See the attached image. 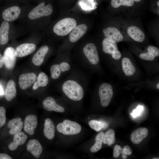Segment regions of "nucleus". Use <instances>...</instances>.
Instances as JSON below:
<instances>
[{"label":"nucleus","instance_id":"2f4dec72","mask_svg":"<svg viewBox=\"0 0 159 159\" xmlns=\"http://www.w3.org/2000/svg\"><path fill=\"white\" fill-rule=\"evenodd\" d=\"M134 4L133 0H112L111 6L114 8H117L122 5L130 6Z\"/></svg>","mask_w":159,"mask_h":159},{"label":"nucleus","instance_id":"393cba45","mask_svg":"<svg viewBox=\"0 0 159 159\" xmlns=\"http://www.w3.org/2000/svg\"><path fill=\"white\" fill-rule=\"evenodd\" d=\"M147 52L140 54V58L143 60L148 61L153 60L155 57L159 55V49L157 47L150 46L148 47Z\"/></svg>","mask_w":159,"mask_h":159},{"label":"nucleus","instance_id":"4be33fe9","mask_svg":"<svg viewBox=\"0 0 159 159\" xmlns=\"http://www.w3.org/2000/svg\"><path fill=\"white\" fill-rule=\"evenodd\" d=\"M129 36L136 41L141 42L145 39V35L143 32L139 28L135 26H131L127 30Z\"/></svg>","mask_w":159,"mask_h":159},{"label":"nucleus","instance_id":"39448f33","mask_svg":"<svg viewBox=\"0 0 159 159\" xmlns=\"http://www.w3.org/2000/svg\"><path fill=\"white\" fill-rule=\"evenodd\" d=\"M57 129L59 132L65 135L78 134L81 130V126L77 122L69 120H65L62 122L58 124Z\"/></svg>","mask_w":159,"mask_h":159},{"label":"nucleus","instance_id":"423d86ee","mask_svg":"<svg viewBox=\"0 0 159 159\" xmlns=\"http://www.w3.org/2000/svg\"><path fill=\"white\" fill-rule=\"evenodd\" d=\"M98 93L101 105L103 107L108 106L113 95L112 86L107 82L101 84L98 88Z\"/></svg>","mask_w":159,"mask_h":159},{"label":"nucleus","instance_id":"6ab92c4d","mask_svg":"<svg viewBox=\"0 0 159 159\" xmlns=\"http://www.w3.org/2000/svg\"><path fill=\"white\" fill-rule=\"evenodd\" d=\"M49 50V48L46 45L41 47L32 57L33 63L36 66H39L43 62L45 56Z\"/></svg>","mask_w":159,"mask_h":159},{"label":"nucleus","instance_id":"6e6552de","mask_svg":"<svg viewBox=\"0 0 159 159\" xmlns=\"http://www.w3.org/2000/svg\"><path fill=\"white\" fill-rule=\"evenodd\" d=\"M102 50L105 53L111 54L113 59L118 60L121 57V54L118 50L116 42L106 38L102 42Z\"/></svg>","mask_w":159,"mask_h":159},{"label":"nucleus","instance_id":"5701e85b","mask_svg":"<svg viewBox=\"0 0 159 159\" xmlns=\"http://www.w3.org/2000/svg\"><path fill=\"white\" fill-rule=\"evenodd\" d=\"M44 134L48 139L51 140L54 137L55 127L53 122L50 119L46 118L44 121Z\"/></svg>","mask_w":159,"mask_h":159},{"label":"nucleus","instance_id":"473e14b6","mask_svg":"<svg viewBox=\"0 0 159 159\" xmlns=\"http://www.w3.org/2000/svg\"><path fill=\"white\" fill-rule=\"evenodd\" d=\"M6 111L2 106L0 107V128L5 124L6 121Z\"/></svg>","mask_w":159,"mask_h":159},{"label":"nucleus","instance_id":"ea45409f","mask_svg":"<svg viewBox=\"0 0 159 159\" xmlns=\"http://www.w3.org/2000/svg\"><path fill=\"white\" fill-rule=\"evenodd\" d=\"M157 87L158 89H159V83L158 82L157 85Z\"/></svg>","mask_w":159,"mask_h":159},{"label":"nucleus","instance_id":"58836bf2","mask_svg":"<svg viewBox=\"0 0 159 159\" xmlns=\"http://www.w3.org/2000/svg\"><path fill=\"white\" fill-rule=\"evenodd\" d=\"M4 94V92L3 88L0 85V95H2Z\"/></svg>","mask_w":159,"mask_h":159},{"label":"nucleus","instance_id":"20e7f679","mask_svg":"<svg viewBox=\"0 0 159 159\" xmlns=\"http://www.w3.org/2000/svg\"><path fill=\"white\" fill-rule=\"evenodd\" d=\"M76 25V21L74 19L65 18L59 21L55 25L53 31L58 35L65 36L71 32Z\"/></svg>","mask_w":159,"mask_h":159},{"label":"nucleus","instance_id":"a19ab883","mask_svg":"<svg viewBox=\"0 0 159 159\" xmlns=\"http://www.w3.org/2000/svg\"><path fill=\"white\" fill-rule=\"evenodd\" d=\"M134 1H136V2H139L141 0H133Z\"/></svg>","mask_w":159,"mask_h":159},{"label":"nucleus","instance_id":"a211bd4d","mask_svg":"<svg viewBox=\"0 0 159 159\" xmlns=\"http://www.w3.org/2000/svg\"><path fill=\"white\" fill-rule=\"evenodd\" d=\"M148 132V129L145 127H140L135 130L131 135V142L135 144H139L147 136Z\"/></svg>","mask_w":159,"mask_h":159},{"label":"nucleus","instance_id":"9d476101","mask_svg":"<svg viewBox=\"0 0 159 159\" xmlns=\"http://www.w3.org/2000/svg\"><path fill=\"white\" fill-rule=\"evenodd\" d=\"M42 105L44 108L48 111L59 112H63L65 111L64 108L57 103L54 98L51 96H48L45 99Z\"/></svg>","mask_w":159,"mask_h":159},{"label":"nucleus","instance_id":"c756f323","mask_svg":"<svg viewBox=\"0 0 159 159\" xmlns=\"http://www.w3.org/2000/svg\"><path fill=\"white\" fill-rule=\"evenodd\" d=\"M104 134L103 132H101L96 136L95 143L90 148V150L92 152L96 153L100 150Z\"/></svg>","mask_w":159,"mask_h":159},{"label":"nucleus","instance_id":"4c0bfd02","mask_svg":"<svg viewBox=\"0 0 159 159\" xmlns=\"http://www.w3.org/2000/svg\"><path fill=\"white\" fill-rule=\"evenodd\" d=\"M4 64L3 56L0 54V68H2L3 67Z\"/></svg>","mask_w":159,"mask_h":159},{"label":"nucleus","instance_id":"e433bc0d","mask_svg":"<svg viewBox=\"0 0 159 159\" xmlns=\"http://www.w3.org/2000/svg\"><path fill=\"white\" fill-rule=\"evenodd\" d=\"M11 157L5 153H0V159H11Z\"/></svg>","mask_w":159,"mask_h":159},{"label":"nucleus","instance_id":"f3484780","mask_svg":"<svg viewBox=\"0 0 159 159\" xmlns=\"http://www.w3.org/2000/svg\"><path fill=\"white\" fill-rule=\"evenodd\" d=\"M27 150L36 158H39L42 152V148L40 142L37 140H30L26 145Z\"/></svg>","mask_w":159,"mask_h":159},{"label":"nucleus","instance_id":"f8f14e48","mask_svg":"<svg viewBox=\"0 0 159 159\" xmlns=\"http://www.w3.org/2000/svg\"><path fill=\"white\" fill-rule=\"evenodd\" d=\"M37 116L34 115H30L25 117L24 122V130L29 135H33L35 129L37 125Z\"/></svg>","mask_w":159,"mask_h":159},{"label":"nucleus","instance_id":"7ed1b4c3","mask_svg":"<svg viewBox=\"0 0 159 159\" xmlns=\"http://www.w3.org/2000/svg\"><path fill=\"white\" fill-rule=\"evenodd\" d=\"M74 66L70 60L62 59L51 66L50 69L51 77L53 80L62 78L70 72Z\"/></svg>","mask_w":159,"mask_h":159},{"label":"nucleus","instance_id":"9b49d317","mask_svg":"<svg viewBox=\"0 0 159 159\" xmlns=\"http://www.w3.org/2000/svg\"><path fill=\"white\" fill-rule=\"evenodd\" d=\"M36 77V74L33 72L21 74L19 77V80L20 88L24 90L30 87L35 81Z\"/></svg>","mask_w":159,"mask_h":159},{"label":"nucleus","instance_id":"aec40b11","mask_svg":"<svg viewBox=\"0 0 159 159\" xmlns=\"http://www.w3.org/2000/svg\"><path fill=\"white\" fill-rule=\"evenodd\" d=\"M14 135L13 141L8 146L9 149L11 151L15 150L19 145L24 144L27 138V136L22 132H20Z\"/></svg>","mask_w":159,"mask_h":159},{"label":"nucleus","instance_id":"c9c22d12","mask_svg":"<svg viewBox=\"0 0 159 159\" xmlns=\"http://www.w3.org/2000/svg\"><path fill=\"white\" fill-rule=\"evenodd\" d=\"M122 150L123 153L127 155H130L132 153V151L128 145L125 146Z\"/></svg>","mask_w":159,"mask_h":159},{"label":"nucleus","instance_id":"4468645a","mask_svg":"<svg viewBox=\"0 0 159 159\" xmlns=\"http://www.w3.org/2000/svg\"><path fill=\"white\" fill-rule=\"evenodd\" d=\"M21 12L20 8L17 6H11L4 10L2 14L3 19L6 21H11L16 19Z\"/></svg>","mask_w":159,"mask_h":159},{"label":"nucleus","instance_id":"37998d69","mask_svg":"<svg viewBox=\"0 0 159 159\" xmlns=\"http://www.w3.org/2000/svg\"><path fill=\"white\" fill-rule=\"evenodd\" d=\"M159 1H158L157 2V4L158 6H159Z\"/></svg>","mask_w":159,"mask_h":159},{"label":"nucleus","instance_id":"2eb2a0df","mask_svg":"<svg viewBox=\"0 0 159 159\" xmlns=\"http://www.w3.org/2000/svg\"><path fill=\"white\" fill-rule=\"evenodd\" d=\"M87 26L85 24H81L76 26L71 31L69 37L70 42L74 43L80 39L86 33Z\"/></svg>","mask_w":159,"mask_h":159},{"label":"nucleus","instance_id":"c85d7f7f","mask_svg":"<svg viewBox=\"0 0 159 159\" xmlns=\"http://www.w3.org/2000/svg\"><path fill=\"white\" fill-rule=\"evenodd\" d=\"M115 140L114 130L112 129H109L104 134L103 143L105 144H107L109 146H110L114 143Z\"/></svg>","mask_w":159,"mask_h":159},{"label":"nucleus","instance_id":"bb28decb","mask_svg":"<svg viewBox=\"0 0 159 159\" xmlns=\"http://www.w3.org/2000/svg\"><path fill=\"white\" fill-rule=\"evenodd\" d=\"M49 79L47 75L44 72H41L38 74L37 81L34 83L32 88L35 90L39 87H45L48 84Z\"/></svg>","mask_w":159,"mask_h":159},{"label":"nucleus","instance_id":"412c9836","mask_svg":"<svg viewBox=\"0 0 159 159\" xmlns=\"http://www.w3.org/2000/svg\"><path fill=\"white\" fill-rule=\"evenodd\" d=\"M23 125V122L21 118H16L10 120L8 123V127L10 129L9 132V134L14 135L21 132Z\"/></svg>","mask_w":159,"mask_h":159},{"label":"nucleus","instance_id":"cd10ccee","mask_svg":"<svg viewBox=\"0 0 159 159\" xmlns=\"http://www.w3.org/2000/svg\"><path fill=\"white\" fill-rule=\"evenodd\" d=\"M122 63V69L126 75L130 76L134 74L136 70L135 67L129 58H124Z\"/></svg>","mask_w":159,"mask_h":159},{"label":"nucleus","instance_id":"7c9ffc66","mask_svg":"<svg viewBox=\"0 0 159 159\" xmlns=\"http://www.w3.org/2000/svg\"><path fill=\"white\" fill-rule=\"evenodd\" d=\"M88 124L91 128L97 132L99 131L102 128L107 126V124L105 122L95 120L90 121Z\"/></svg>","mask_w":159,"mask_h":159},{"label":"nucleus","instance_id":"0eeeda50","mask_svg":"<svg viewBox=\"0 0 159 159\" xmlns=\"http://www.w3.org/2000/svg\"><path fill=\"white\" fill-rule=\"evenodd\" d=\"M53 11L51 5L45 6V3L42 2L33 8L29 13L28 17L31 19H35L41 17L50 15Z\"/></svg>","mask_w":159,"mask_h":159},{"label":"nucleus","instance_id":"f03ea898","mask_svg":"<svg viewBox=\"0 0 159 159\" xmlns=\"http://www.w3.org/2000/svg\"><path fill=\"white\" fill-rule=\"evenodd\" d=\"M82 52L83 57L77 61V66L87 72L92 67L98 64L99 57L96 46L92 43L86 44L83 47Z\"/></svg>","mask_w":159,"mask_h":159},{"label":"nucleus","instance_id":"ddd939ff","mask_svg":"<svg viewBox=\"0 0 159 159\" xmlns=\"http://www.w3.org/2000/svg\"><path fill=\"white\" fill-rule=\"evenodd\" d=\"M36 45L32 43H24L20 44L15 49V54L16 57H21L28 55L35 50Z\"/></svg>","mask_w":159,"mask_h":159},{"label":"nucleus","instance_id":"1a4fd4ad","mask_svg":"<svg viewBox=\"0 0 159 159\" xmlns=\"http://www.w3.org/2000/svg\"><path fill=\"white\" fill-rule=\"evenodd\" d=\"M14 49L11 47L7 48L3 54L4 64L6 68L9 70L13 69L15 65L16 56Z\"/></svg>","mask_w":159,"mask_h":159},{"label":"nucleus","instance_id":"dca6fc26","mask_svg":"<svg viewBox=\"0 0 159 159\" xmlns=\"http://www.w3.org/2000/svg\"><path fill=\"white\" fill-rule=\"evenodd\" d=\"M105 38L115 42L121 41L123 39V36L117 28L113 27H107L103 30Z\"/></svg>","mask_w":159,"mask_h":159},{"label":"nucleus","instance_id":"a878e982","mask_svg":"<svg viewBox=\"0 0 159 159\" xmlns=\"http://www.w3.org/2000/svg\"><path fill=\"white\" fill-rule=\"evenodd\" d=\"M9 29V23L6 21H3L0 27V44H6L9 39L8 32Z\"/></svg>","mask_w":159,"mask_h":159},{"label":"nucleus","instance_id":"b1692460","mask_svg":"<svg viewBox=\"0 0 159 159\" xmlns=\"http://www.w3.org/2000/svg\"><path fill=\"white\" fill-rule=\"evenodd\" d=\"M16 90V84L13 80H10L8 82L5 89L4 95L6 99L10 101L15 97Z\"/></svg>","mask_w":159,"mask_h":159},{"label":"nucleus","instance_id":"f704fd0d","mask_svg":"<svg viewBox=\"0 0 159 159\" xmlns=\"http://www.w3.org/2000/svg\"><path fill=\"white\" fill-rule=\"evenodd\" d=\"M123 153V150L120 145H116L115 146L113 152V155L114 157L118 158L120 153L122 154Z\"/></svg>","mask_w":159,"mask_h":159},{"label":"nucleus","instance_id":"72a5a7b5","mask_svg":"<svg viewBox=\"0 0 159 159\" xmlns=\"http://www.w3.org/2000/svg\"><path fill=\"white\" fill-rule=\"evenodd\" d=\"M143 110V106L139 105L135 109L133 110L132 112L130 113V115L134 117L139 116L142 111Z\"/></svg>","mask_w":159,"mask_h":159},{"label":"nucleus","instance_id":"f257e3e1","mask_svg":"<svg viewBox=\"0 0 159 159\" xmlns=\"http://www.w3.org/2000/svg\"><path fill=\"white\" fill-rule=\"evenodd\" d=\"M88 80L87 72L74 65L70 72L62 78L59 87L68 99L80 101L83 98Z\"/></svg>","mask_w":159,"mask_h":159},{"label":"nucleus","instance_id":"79ce46f5","mask_svg":"<svg viewBox=\"0 0 159 159\" xmlns=\"http://www.w3.org/2000/svg\"><path fill=\"white\" fill-rule=\"evenodd\" d=\"M159 158H153V159H158Z\"/></svg>","mask_w":159,"mask_h":159}]
</instances>
